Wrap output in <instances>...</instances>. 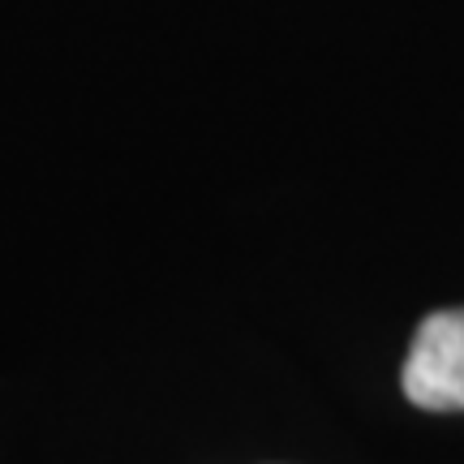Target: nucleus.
Instances as JSON below:
<instances>
[{"instance_id": "1", "label": "nucleus", "mask_w": 464, "mask_h": 464, "mask_svg": "<svg viewBox=\"0 0 464 464\" xmlns=\"http://www.w3.org/2000/svg\"><path fill=\"white\" fill-rule=\"evenodd\" d=\"M400 387L426 413H464V305L434 310L417 327Z\"/></svg>"}]
</instances>
